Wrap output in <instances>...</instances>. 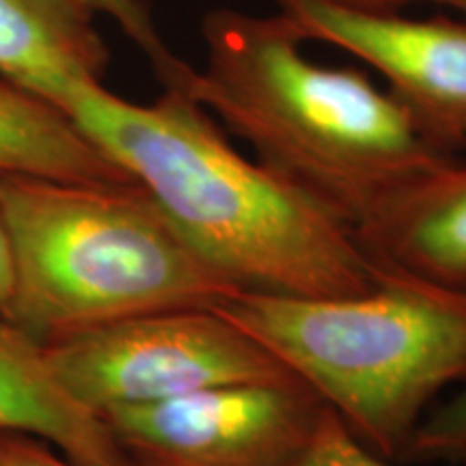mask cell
Returning a JSON list of instances; mask_svg holds the SVG:
<instances>
[{
  "label": "cell",
  "instance_id": "cell-1",
  "mask_svg": "<svg viewBox=\"0 0 466 466\" xmlns=\"http://www.w3.org/2000/svg\"><path fill=\"white\" fill-rule=\"evenodd\" d=\"M52 104L236 289L322 299L359 294L380 275L352 227L240 154L182 85L137 104L83 80Z\"/></svg>",
  "mask_w": 466,
  "mask_h": 466
},
{
  "label": "cell",
  "instance_id": "cell-2",
  "mask_svg": "<svg viewBox=\"0 0 466 466\" xmlns=\"http://www.w3.org/2000/svg\"><path fill=\"white\" fill-rule=\"evenodd\" d=\"M201 39V67L168 85H182L259 165L357 233L408 186L460 160L363 69L309 58L279 11L214 9Z\"/></svg>",
  "mask_w": 466,
  "mask_h": 466
},
{
  "label": "cell",
  "instance_id": "cell-3",
  "mask_svg": "<svg viewBox=\"0 0 466 466\" xmlns=\"http://www.w3.org/2000/svg\"><path fill=\"white\" fill-rule=\"evenodd\" d=\"M214 309L384 458L406 460L436 398L466 382V285L382 261L359 294L236 291Z\"/></svg>",
  "mask_w": 466,
  "mask_h": 466
},
{
  "label": "cell",
  "instance_id": "cell-4",
  "mask_svg": "<svg viewBox=\"0 0 466 466\" xmlns=\"http://www.w3.org/2000/svg\"><path fill=\"white\" fill-rule=\"evenodd\" d=\"M14 258L9 322L42 346L151 311L214 307L233 285L138 184L0 173Z\"/></svg>",
  "mask_w": 466,
  "mask_h": 466
},
{
  "label": "cell",
  "instance_id": "cell-5",
  "mask_svg": "<svg viewBox=\"0 0 466 466\" xmlns=\"http://www.w3.org/2000/svg\"><path fill=\"white\" fill-rule=\"evenodd\" d=\"M46 359L67 395L102 417L225 384L294 378L214 307L151 311L50 343Z\"/></svg>",
  "mask_w": 466,
  "mask_h": 466
},
{
  "label": "cell",
  "instance_id": "cell-6",
  "mask_svg": "<svg viewBox=\"0 0 466 466\" xmlns=\"http://www.w3.org/2000/svg\"><path fill=\"white\" fill-rule=\"evenodd\" d=\"M326 406L296 378L225 384L102 412L126 458L145 466H288Z\"/></svg>",
  "mask_w": 466,
  "mask_h": 466
},
{
  "label": "cell",
  "instance_id": "cell-7",
  "mask_svg": "<svg viewBox=\"0 0 466 466\" xmlns=\"http://www.w3.org/2000/svg\"><path fill=\"white\" fill-rule=\"evenodd\" d=\"M305 44L348 52L384 78L430 141L466 147V14L410 17L326 0H272Z\"/></svg>",
  "mask_w": 466,
  "mask_h": 466
},
{
  "label": "cell",
  "instance_id": "cell-8",
  "mask_svg": "<svg viewBox=\"0 0 466 466\" xmlns=\"http://www.w3.org/2000/svg\"><path fill=\"white\" fill-rule=\"evenodd\" d=\"M0 432H22L83 466H116L126 453L106 421L52 374L46 348L0 318Z\"/></svg>",
  "mask_w": 466,
  "mask_h": 466
},
{
  "label": "cell",
  "instance_id": "cell-9",
  "mask_svg": "<svg viewBox=\"0 0 466 466\" xmlns=\"http://www.w3.org/2000/svg\"><path fill=\"white\" fill-rule=\"evenodd\" d=\"M96 17L76 0H0V78L50 104L76 83L104 80L110 52Z\"/></svg>",
  "mask_w": 466,
  "mask_h": 466
},
{
  "label": "cell",
  "instance_id": "cell-10",
  "mask_svg": "<svg viewBox=\"0 0 466 466\" xmlns=\"http://www.w3.org/2000/svg\"><path fill=\"white\" fill-rule=\"evenodd\" d=\"M376 259L466 285V162L434 168L359 231Z\"/></svg>",
  "mask_w": 466,
  "mask_h": 466
},
{
  "label": "cell",
  "instance_id": "cell-11",
  "mask_svg": "<svg viewBox=\"0 0 466 466\" xmlns=\"http://www.w3.org/2000/svg\"><path fill=\"white\" fill-rule=\"evenodd\" d=\"M0 173L78 184H137L61 108L5 78H0Z\"/></svg>",
  "mask_w": 466,
  "mask_h": 466
},
{
  "label": "cell",
  "instance_id": "cell-12",
  "mask_svg": "<svg viewBox=\"0 0 466 466\" xmlns=\"http://www.w3.org/2000/svg\"><path fill=\"white\" fill-rule=\"evenodd\" d=\"M406 460L445 464L466 460V382L425 415L412 436Z\"/></svg>",
  "mask_w": 466,
  "mask_h": 466
},
{
  "label": "cell",
  "instance_id": "cell-13",
  "mask_svg": "<svg viewBox=\"0 0 466 466\" xmlns=\"http://www.w3.org/2000/svg\"><path fill=\"white\" fill-rule=\"evenodd\" d=\"M76 3L83 5L91 14L110 17L126 33V37L132 39L143 50V55L149 58L160 83L171 80L173 76L179 74V69H184L186 63L179 56H175L168 50V46L162 42L158 28L151 20L147 5L143 0H76Z\"/></svg>",
  "mask_w": 466,
  "mask_h": 466
},
{
  "label": "cell",
  "instance_id": "cell-14",
  "mask_svg": "<svg viewBox=\"0 0 466 466\" xmlns=\"http://www.w3.org/2000/svg\"><path fill=\"white\" fill-rule=\"evenodd\" d=\"M288 466H401L391 458L365 445L348 430V425L326 408L322 421L316 434L307 442V447ZM447 466H466V460L451 462Z\"/></svg>",
  "mask_w": 466,
  "mask_h": 466
},
{
  "label": "cell",
  "instance_id": "cell-15",
  "mask_svg": "<svg viewBox=\"0 0 466 466\" xmlns=\"http://www.w3.org/2000/svg\"><path fill=\"white\" fill-rule=\"evenodd\" d=\"M0 466H83L52 451L48 442L22 432H0ZM116 466H145L137 460L126 458Z\"/></svg>",
  "mask_w": 466,
  "mask_h": 466
},
{
  "label": "cell",
  "instance_id": "cell-16",
  "mask_svg": "<svg viewBox=\"0 0 466 466\" xmlns=\"http://www.w3.org/2000/svg\"><path fill=\"white\" fill-rule=\"evenodd\" d=\"M326 3L339 5V7L371 11V14H401L412 5H442V7L456 9L458 14H466V0H326Z\"/></svg>",
  "mask_w": 466,
  "mask_h": 466
},
{
  "label": "cell",
  "instance_id": "cell-17",
  "mask_svg": "<svg viewBox=\"0 0 466 466\" xmlns=\"http://www.w3.org/2000/svg\"><path fill=\"white\" fill-rule=\"evenodd\" d=\"M11 296H14V258L3 217H0V318L7 319Z\"/></svg>",
  "mask_w": 466,
  "mask_h": 466
}]
</instances>
